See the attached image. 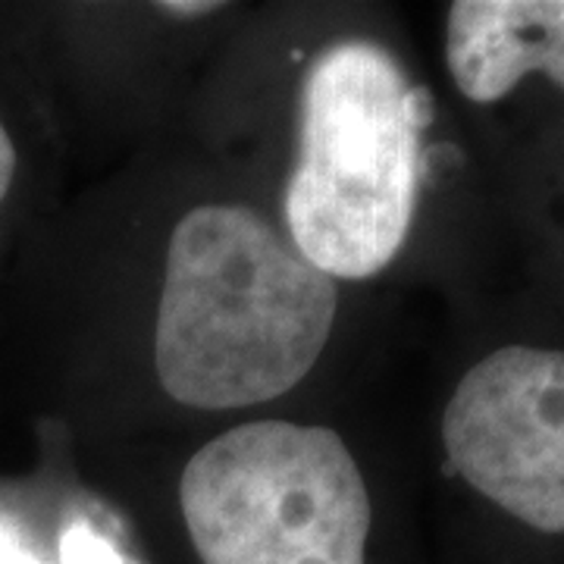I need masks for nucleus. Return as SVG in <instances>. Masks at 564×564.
I'll return each instance as SVG.
<instances>
[{
  "instance_id": "nucleus-2",
  "label": "nucleus",
  "mask_w": 564,
  "mask_h": 564,
  "mask_svg": "<svg viewBox=\"0 0 564 564\" xmlns=\"http://www.w3.org/2000/svg\"><path fill=\"white\" fill-rule=\"evenodd\" d=\"M421 180V110L402 63L367 39L323 47L302 82V148L285 185L289 239L333 280L402 251Z\"/></svg>"
},
{
  "instance_id": "nucleus-3",
  "label": "nucleus",
  "mask_w": 564,
  "mask_h": 564,
  "mask_svg": "<svg viewBox=\"0 0 564 564\" xmlns=\"http://www.w3.org/2000/svg\"><path fill=\"white\" fill-rule=\"evenodd\" d=\"M180 508L202 564H364L370 496L339 433L251 421L185 464Z\"/></svg>"
},
{
  "instance_id": "nucleus-5",
  "label": "nucleus",
  "mask_w": 564,
  "mask_h": 564,
  "mask_svg": "<svg viewBox=\"0 0 564 564\" xmlns=\"http://www.w3.org/2000/svg\"><path fill=\"white\" fill-rule=\"evenodd\" d=\"M445 63L467 101L505 98L527 73L564 88V0H458L445 25Z\"/></svg>"
},
{
  "instance_id": "nucleus-4",
  "label": "nucleus",
  "mask_w": 564,
  "mask_h": 564,
  "mask_svg": "<svg viewBox=\"0 0 564 564\" xmlns=\"http://www.w3.org/2000/svg\"><path fill=\"white\" fill-rule=\"evenodd\" d=\"M443 445L489 502L564 533V351L505 345L474 364L445 404Z\"/></svg>"
},
{
  "instance_id": "nucleus-1",
  "label": "nucleus",
  "mask_w": 564,
  "mask_h": 564,
  "mask_svg": "<svg viewBox=\"0 0 564 564\" xmlns=\"http://www.w3.org/2000/svg\"><path fill=\"white\" fill-rule=\"evenodd\" d=\"M336 280L258 210H188L166 248L154 367L188 408L273 402L302 383L336 323Z\"/></svg>"
},
{
  "instance_id": "nucleus-6",
  "label": "nucleus",
  "mask_w": 564,
  "mask_h": 564,
  "mask_svg": "<svg viewBox=\"0 0 564 564\" xmlns=\"http://www.w3.org/2000/svg\"><path fill=\"white\" fill-rule=\"evenodd\" d=\"M13 173H17V148H13V141L7 135V129L0 126V202L10 192Z\"/></svg>"
},
{
  "instance_id": "nucleus-7",
  "label": "nucleus",
  "mask_w": 564,
  "mask_h": 564,
  "mask_svg": "<svg viewBox=\"0 0 564 564\" xmlns=\"http://www.w3.org/2000/svg\"><path fill=\"white\" fill-rule=\"evenodd\" d=\"M161 13H170V17H207L214 10H220V3H207V0H198V3H161L158 7Z\"/></svg>"
}]
</instances>
